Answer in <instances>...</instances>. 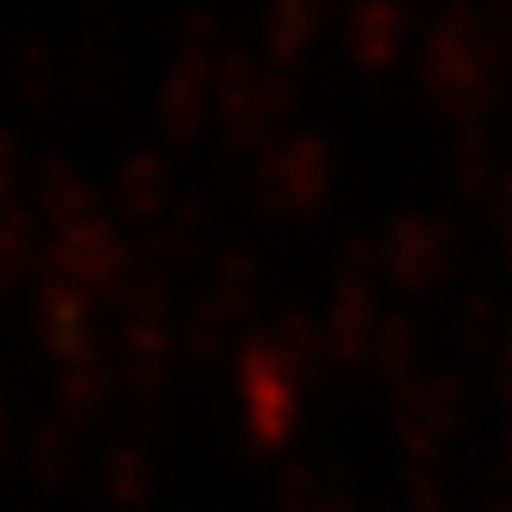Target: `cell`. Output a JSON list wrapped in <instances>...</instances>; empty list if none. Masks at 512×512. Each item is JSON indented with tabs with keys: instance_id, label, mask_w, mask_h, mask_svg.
I'll return each instance as SVG.
<instances>
[{
	"instance_id": "obj_1",
	"label": "cell",
	"mask_w": 512,
	"mask_h": 512,
	"mask_svg": "<svg viewBox=\"0 0 512 512\" xmlns=\"http://www.w3.org/2000/svg\"><path fill=\"white\" fill-rule=\"evenodd\" d=\"M236 387L243 399V433L251 456H274L300 421V395L270 334H251L236 357Z\"/></svg>"
},
{
	"instance_id": "obj_2",
	"label": "cell",
	"mask_w": 512,
	"mask_h": 512,
	"mask_svg": "<svg viewBox=\"0 0 512 512\" xmlns=\"http://www.w3.org/2000/svg\"><path fill=\"white\" fill-rule=\"evenodd\" d=\"M486 65L490 46L471 12H444L425 42V88L444 114L471 118L486 103Z\"/></svg>"
},
{
	"instance_id": "obj_3",
	"label": "cell",
	"mask_w": 512,
	"mask_h": 512,
	"mask_svg": "<svg viewBox=\"0 0 512 512\" xmlns=\"http://www.w3.org/2000/svg\"><path fill=\"white\" fill-rule=\"evenodd\" d=\"M38 274L65 277L92 300H122L133 277V258L114 224L99 213L69 232H57L54 243L38 255Z\"/></svg>"
},
{
	"instance_id": "obj_4",
	"label": "cell",
	"mask_w": 512,
	"mask_h": 512,
	"mask_svg": "<svg viewBox=\"0 0 512 512\" xmlns=\"http://www.w3.org/2000/svg\"><path fill=\"white\" fill-rule=\"evenodd\" d=\"M38 338L50 349L61 368L103 361L99 338L92 327V296L80 285L54 274H38V300H35Z\"/></svg>"
},
{
	"instance_id": "obj_5",
	"label": "cell",
	"mask_w": 512,
	"mask_h": 512,
	"mask_svg": "<svg viewBox=\"0 0 512 512\" xmlns=\"http://www.w3.org/2000/svg\"><path fill=\"white\" fill-rule=\"evenodd\" d=\"M380 262L387 266V274L410 293L433 289L452 266V236H448V228H440L437 220L403 213L399 220L387 224Z\"/></svg>"
},
{
	"instance_id": "obj_6",
	"label": "cell",
	"mask_w": 512,
	"mask_h": 512,
	"mask_svg": "<svg viewBox=\"0 0 512 512\" xmlns=\"http://www.w3.org/2000/svg\"><path fill=\"white\" fill-rule=\"evenodd\" d=\"M213 57L183 54L164 80L160 92V122L171 141H190L205 126V110L213 99Z\"/></svg>"
},
{
	"instance_id": "obj_7",
	"label": "cell",
	"mask_w": 512,
	"mask_h": 512,
	"mask_svg": "<svg viewBox=\"0 0 512 512\" xmlns=\"http://www.w3.org/2000/svg\"><path fill=\"white\" fill-rule=\"evenodd\" d=\"M376 304H372V289L368 285H338L334 293V308L327 315V357H334L338 365H361L365 357H372V342H376Z\"/></svg>"
},
{
	"instance_id": "obj_8",
	"label": "cell",
	"mask_w": 512,
	"mask_h": 512,
	"mask_svg": "<svg viewBox=\"0 0 512 512\" xmlns=\"http://www.w3.org/2000/svg\"><path fill=\"white\" fill-rule=\"evenodd\" d=\"M281 179H285V209L296 217L319 213L330 198L334 164L330 148L319 137H296L293 145L281 148Z\"/></svg>"
},
{
	"instance_id": "obj_9",
	"label": "cell",
	"mask_w": 512,
	"mask_h": 512,
	"mask_svg": "<svg viewBox=\"0 0 512 512\" xmlns=\"http://www.w3.org/2000/svg\"><path fill=\"white\" fill-rule=\"evenodd\" d=\"M406 35V12L395 4H365L349 16L346 27V50L357 69L365 73H384L395 65V57L403 50Z\"/></svg>"
},
{
	"instance_id": "obj_10",
	"label": "cell",
	"mask_w": 512,
	"mask_h": 512,
	"mask_svg": "<svg viewBox=\"0 0 512 512\" xmlns=\"http://www.w3.org/2000/svg\"><path fill=\"white\" fill-rule=\"evenodd\" d=\"M38 205H42V213L57 232H69L76 224L99 217V202H95L92 186L76 175L73 164L57 160V156H50L38 167Z\"/></svg>"
},
{
	"instance_id": "obj_11",
	"label": "cell",
	"mask_w": 512,
	"mask_h": 512,
	"mask_svg": "<svg viewBox=\"0 0 512 512\" xmlns=\"http://www.w3.org/2000/svg\"><path fill=\"white\" fill-rule=\"evenodd\" d=\"M167 190H171V175H167L164 160L156 152H137L118 171L114 198H118L122 217L145 224V220H156L164 213Z\"/></svg>"
},
{
	"instance_id": "obj_12",
	"label": "cell",
	"mask_w": 512,
	"mask_h": 512,
	"mask_svg": "<svg viewBox=\"0 0 512 512\" xmlns=\"http://www.w3.org/2000/svg\"><path fill=\"white\" fill-rule=\"evenodd\" d=\"M57 403H61V421L69 429H84L92 425L110 403V372L103 361H88V365L61 368L57 380Z\"/></svg>"
},
{
	"instance_id": "obj_13",
	"label": "cell",
	"mask_w": 512,
	"mask_h": 512,
	"mask_svg": "<svg viewBox=\"0 0 512 512\" xmlns=\"http://www.w3.org/2000/svg\"><path fill=\"white\" fill-rule=\"evenodd\" d=\"M421 330L406 319V315H391L380 323L376 330V342H372V361L380 368V376L391 380V384L399 387H410L418 384V368H421Z\"/></svg>"
},
{
	"instance_id": "obj_14",
	"label": "cell",
	"mask_w": 512,
	"mask_h": 512,
	"mask_svg": "<svg viewBox=\"0 0 512 512\" xmlns=\"http://www.w3.org/2000/svg\"><path fill=\"white\" fill-rule=\"evenodd\" d=\"M319 19L323 12L311 4H277L266 12V50L277 69H293L300 57L308 54V46L319 35Z\"/></svg>"
},
{
	"instance_id": "obj_15",
	"label": "cell",
	"mask_w": 512,
	"mask_h": 512,
	"mask_svg": "<svg viewBox=\"0 0 512 512\" xmlns=\"http://www.w3.org/2000/svg\"><path fill=\"white\" fill-rule=\"evenodd\" d=\"M277 346V357L285 361L289 376L296 384H311L323 365H327V338H323V327L304 315V311H293L281 319L277 334H270Z\"/></svg>"
},
{
	"instance_id": "obj_16",
	"label": "cell",
	"mask_w": 512,
	"mask_h": 512,
	"mask_svg": "<svg viewBox=\"0 0 512 512\" xmlns=\"http://www.w3.org/2000/svg\"><path fill=\"white\" fill-rule=\"evenodd\" d=\"M103 490L114 512H145L152 501V463L137 448H114L103 467Z\"/></svg>"
},
{
	"instance_id": "obj_17",
	"label": "cell",
	"mask_w": 512,
	"mask_h": 512,
	"mask_svg": "<svg viewBox=\"0 0 512 512\" xmlns=\"http://www.w3.org/2000/svg\"><path fill=\"white\" fill-rule=\"evenodd\" d=\"M262 296V270L251 255L243 251H224L213 266V285H209V300L220 311H228L232 319L247 315Z\"/></svg>"
},
{
	"instance_id": "obj_18",
	"label": "cell",
	"mask_w": 512,
	"mask_h": 512,
	"mask_svg": "<svg viewBox=\"0 0 512 512\" xmlns=\"http://www.w3.org/2000/svg\"><path fill=\"white\" fill-rule=\"evenodd\" d=\"M35 262V213L23 205H0V296Z\"/></svg>"
},
{
	"instance_id": "obj_19",
	"label": "cell",
	"mask_w": 512,
	"mask_h": 512,
	"mask_svg": "<svg viewBox=\"0 0 512 512\" xmlns=\"http://www.w3.org/2000/svg\"><path fill=\"white\" fill-rule=\"evenodd\" d=\"M73 433L65 421H46L42 429H38L35 437H31V448H27V467H31V478H35L38 486H46V490H54L61 486L69 471H73Z\"/></svg>"
},
{
	"instance_id": "obj_20",
	"label": "cell",
	"mask_w": 512,
	"mask_h": 512,
	"mask_svg": "<svg viewBox=\"0 0 512 512\" xmlns=\"http://www.w3.org/2000/svg\"><path fill=\"white\" fill-rule=\"evenodd\" d=\"M232 315L228 311H220L209 296H205L198 308L190 311V319H186V353H190V361L194 365H217L224 346H228V330H232Z\"/></svg>"
},
{
	"instance_id": "obj_21",
	"label": "cell",
	"mask_w": 512,
	"mask_h": 512,
	"mask_svg": "<svg viewBox=\"0 0 512 512\" xmlns=\"http://www.w3.org/2000/svg\"><path fill=\"white\" fill-rule=\"evenodd\" d=\"M61 84V69H57V57L46 46H27L16 61V92L27 107L42 110L57 95Z\"/></svg>"
},
{
	"instance_id": "obj_22",
	"label": "cell",
	"mask_w": 512,
	"mask_h": 512,
	"mask_svg": "<svg viewBox=\"0 0 512 512\" xmlns=\"http://www.w3.org/2000/svg\"><path fill=\"white\" fill-rule=\"evenodd\" d=\"M418 391L421 406H425V418L440 433V440L459 433V425L467 418V387L459 384L456 376H437L429 384H418Z\"/></svg>"
},
{
	"instance_id": "obj_23",
	"label": "cell",
	"mask_w": 512,
	"mask_h": 512,
	"mask_svg": "<svg viewBox=\"0 0 512 512\" xmlns=\"http://www.w3.org/2000/svg\"><path fill=\"white\" fill-rule=\"evenodd\" d=\"M486 171H490L486 145H482L478 133H467L463 141H456V152H452V183L463 194H475L486 183Z\"/></svg>"
},
{
	"instance_id": "obj_24",
	"label": "cell",
	"mask_w": 512,
	"mask_h": 512,
	"mask_svg": "<svg viewBox=\"0 0 512 512\" xmlns=\"http://www.w3.org/2000/svg\"><path fill=\"white\" fill-rule=\"evenodd\" d=\"M255 205L270 217H285V179H281V148H266L255 164Z\"/></svg>"
},
{
	"instance_id": "obj_25",
	"label": "cell",
	"mask_w": 512,
	"mask_h": 512,
	"mask_svg": "<svg viewBox=\"0 0 512 512\" xmlns=\"http://www.w3.org/2000/svg\"><path fill=\"white\" fill-rule=\"evenodd\" d=\"M327 505L323 482L311 467H289L281 478V509L285 512H319Z\"/></svg>"
},
{
	"instance_id": "obj_26",
	"label": "cell",
	"mask_w": 512,
	"mask_h": 512,
	"mask_svg": "<svg viewBox=\"0 0 512 512\" xmlns=\"http://www.w3.org/2000/svg\"><path fill=\"white\" fill-rule=\"evenodd\" d=\"M376 270H380V251L365 239H349L338 258V285H368L372 289Z\"/></svg>"
},
{
	"instance_id": "obj_27",
	"label": "cell",
	"mask_w": 512,
	"mask_h": 512,
	"mask_svg": "<svg viewBox=\"0 0 512 512\" xmlns=\"http://www.w3.org/2000/svg\"><path fill=\"white\" fill-rule=\"evenodd\" d=\"M490 327H494V319H490V304L486 300H471V304H463L456 319V338L463 342L467 349H482L486 346V338H490Z\"/></svg>"
},
{
	"instance_id": "obj_28",
	"label": "cell",
	"mask_w": 512,
	"mask_h": 512,
	"mask_svg": "<svg viewBox=\"0 0 512 512\" xmlns=\"http://www.w3.org/2000/svg\"><path fill=\"white\" fill-rule=\"evenodd\" d=\"M217 38H220V23L213 16L198 12V16L186 19V27H183V54L213 57V46H217Z\"/></svg>"
},
{
	"instance_id": "obj_29",
	"label": "cell",
	"mask_w": 512,
	"mask_h": 512,
	"mask_svg": "<svg viewBox=\"0 0 512 512\" xmlns=\"http://www.w3.org/2000/svg\"><path fill=\"white\" fill-rule=\"evenodd\" d=\"M410 512H448L433 475H410Z\"/></svg>"
},
{
	"instance_id": "obj_30",
	"label": "cell",
	"mask_w": 512,
	"mask_h": 512,
	"mask_svg": "<svg viewBox=\"0 0 512 512\" xmlns=\"http://www.w3.org/2000/svg\"><path fill=\"white\" fill-rule=\"evenodd\" d=\"M16 171H19V156H16V145H12V137L8 133H0V205L12 198V190H16Z\"/></svg>"
},
{
	"instance_id": "obj_31",
	"label": "cell",
	"mask_w": 512,
	"mask_h": 512,
	"mask_svg": "<svg viewBox=\"0 0 512 512\" xmlns=\"http://www.w3.org/2000/svg\"><path fill=\"white\" fill-rule=\"evenodd\" d=\"M8 448V418H4V406H0V456Z\"/></svg>"
},
{
	"instance_id": "obj_32",
	"label": "cell",
	"mask_w": 512,
	"mask_h": 512,
	"mask_svg": "<svg viewBox=\"0 0 512 512\" xmlns=\"http://www.w3.org/2000/svg\"><path fill=\"white\" fill-rule=\"evenodd\" d=\"M319 512H349V509H346V505H330V501H327V505H323Z\"/></svg>"
}]
</instances>
